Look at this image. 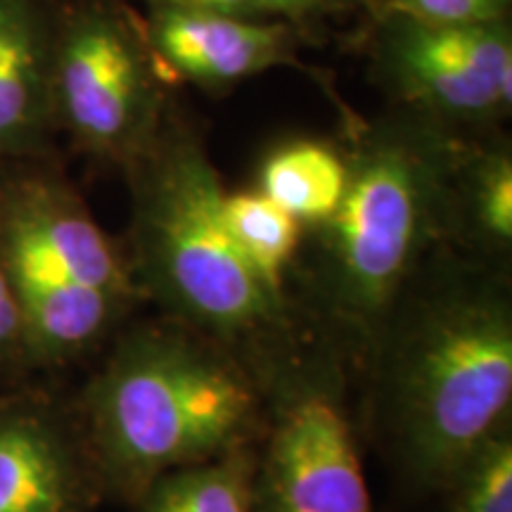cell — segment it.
<instances>
[{"instance_id":"obj_3","label":"cell","mask_w":512,"mask_h":512,"mask_svg":"<svg viewBox=\"0 0 512 512\" xmlns=\"http://www.w3.org/2000/svg\"><path fill=\"white\" fill-rule=\"evenodd\" d=\"M133 278L204 335L238 342L273 328L283 294L256 273L223 223L221 178L200 140L162 131L131 164Z\"/></svg>"},{"instance_id":"obj_14","label":"cell","mask_w":512,"mask_h":512,"mask_svg":"<svg viewBox=\"0 0 512 512\" xmlns=\"http://www.w3.org/2000/svg\"><path fill=\"white\" fill-rule=\"evenodd\" d=\"M230 238L256 273L283 294V278L302 238V223L261 190L226 192L221 202Z\"/></svg>"},{"instance_id":"obj_4","label":"cell","mask_w":512,"mask_h":512,"mask_svg":"<svg viewBox=\"0 0 512 512\" xmlns=\"http://www.w3.org/2000/svg\"><path fill=\"white\" fill-rule=\"evenodd\" d=\"M0 264L22 309L29 363L86 354L138 294L124 254L72 185L29 162L0 169Z\"/></svg>"},{"instance_id":"obj_9","label":"cell","mask_w":512,"mask_h":512,"mask_svg":"<svg viewBox=\"0 0 512 512\" xmlns=\"http://www.w3.org/2000/svg\"><path fill=\"white\" fill-rule=\"evenodd\" d=\"M100 489L79 420L46 396H0V512H88Z\"/></svg>"},{"instance_id":"obj_12","label":"cell","mask_w":512,"mask_h":512,"mask_svg":"<svg viewBox=\"0 0 512 512\" xmlns=\"http://www.w3.org/2000/svg\"><path fill=\"white\" fill-rule=\"evenodd\" d=\"M138 512H254L256 465L247 448L157 477Z\"/></svg>"},{"instance_id":"obj_17","label":"cell","mask_w":512,"mask_h":512,"mask_svg":"<svg viewBox=\"0 0 512 512\" xmlns=\"http://www.w3.org/2000/svg\"><path fill=\"white\" fill-rule=\"evenodd\" d=\"M392 17L439 27L503 22L510 0H384Z\"/></svg>"},{"instance_id":"obj_7","label":"cell","mask_w":512,"mask_h":512,"mask_svg":"<svg viewBox=\"0 0 512 512\" xmlns=\"http://www.w3.org/2000/svg\"><path fill=\"white\" fill-rule=\"evenodd\" d=\"M384 60L399 91L441 117L489 121L512 100L508 24L439 27L394 17Z\"/></svg>"},{"instance_id":"obj_18","label":"cell","mask_w":512,"mask_h":512,"mask_svg":"<svg viewBox=\"0 0 512 512\" xmlns=\"http://www.w3.org/2000/svg\"><path fill=\"white\" fill-rule=\"evenodd\" d=\"M22 363H29L24 318L8 273L0 264V375Z\"/></svg>"},{"instance_id":"obj_19","label":"cell","mask_w":512,"mask_h":512,"mask_svg":"<svg viewBox=\"0 0 512 512\" xmlns=\"http://www.w3.org/2000/svg\"><path fill=\"white\" fill-rule=\"evenodd\" d=\"M155 10H211L230 15L261 17L252 0H147Z\"/></svg>"},{"instance_id":"obj_16","label":"cell","mask_w":512,"mask_h":512,"mask_svg":"<svg viewBox=\"0 0 512 512\" xmlns=\"http://www.w3.org/2000/svg\"><path fill=\"white\" fill-rule=\"evenodd\" d=\"M477 226L496 245L512 240V162L508 155H494L479 166L472 192Z\"/></svg>"},{"instance_id":"obj_15","label":"cell","mask_w":512,"mask_h":512,"mask_svg":"<svg viewBox=\"0 0 512 512\" xmlns=\"http://www.w3.org/2000/svg\"><path fill=\"white\" fill-rule=\"evenodd\" d=\"M451 512H512V437L501 427L446 486Z\"/></svg>"},{"instance_id":"obj_13","label":"cell","mask_w":512,"mask_h":512,"mask_svg":"<svg viewBox=\"0 0 512 512\" xmlns=\"http://www.w3.org/2000/svg\"><path fill=\"white\" fill-rule=\"evenodd\" d=\"M349 181V164L330 147L294 143L273 152L261 169L259 190L299 223H318L335 214Z\"/></svg>"},{"instance_id":"obj_20","label":"cell","mask_w":512,"mask_h":512,"mask_svg":"<svg viewBox=\"0 0 512 512\" xmlns=\"http://www.w3.org/2000/svg\"><path fill=\"white\" fill-rule=\"evenodd\" d=\"M261 17L275 15L283 19H304L320 8L323 0H252Z\"/></svg>"},{"instance_id":"obj_10","label":"cell","mask_w":512,"mask_h":512,"mask_svg":"<svg viewBox=\"0 0 512 512\" xmlns=\"http://www.w3.org/2000/svg\"><path fill=\"white\" fill-rule=\"evenodd\" d=\"M152 57L178 79L223 88L292 60V29L264 17L211 10H152Z\"/></svg>"},{"instance_id":"obj_11","label":"cell","mask_w":512,"mask_h":512,"mask_svg":"<svg viewBox=\"0 0 512 512\" xmlns=\"http://www.w3.org/2000/svg\"><path fill=\"white\" fill-rule=\"evenodd\" d=\"M53 29L46 0H0V169L31 162L55 131Z\"/></svg>"},{"instance_id":"obj_5","label":"cell","mask_w":512,"mask_h":512,"mask_svg":"<svg viewBox=\"0 0 512 512\" xmlns=\"http://www.w3.org/2000/svg\"><path fill=\"white\" fill-rule=\"evenodd\" d=\"M347 164V190L323 223L328 287L351 323L373 330L437 226L446 152L427 138L384 131Z\"/></svg>"},{"instance_id":"obj_1","label":"cell","mask_w":512,"mask_h":512,"mask_svg":"<svg viewBox=\"0 0 512 512\" xmlns=\"http://www.w3.org/2000/svg\"><path fill=\"white\" fill-rule=\"evenodd\" d=\"M259 399L238 363L174 328L114 347L81 401V434L102 486L136 503L166 472L245 448Z\"/></svg>"},{"instance_id":"obj_6","label":"cell","mask_w":512,"mask_h":512,"mask_svg":"<svg viewBox=\"0 0 512 512\" xmlns=\"http://www.w3.org/2000/svg\"><path fill=\"white\" fill-rule=\"evenodd\" d=\"M53 117L81 152L136 164L162 133V83L147 41L110 0L55 12Z\"/></svg>"},{"instance_id":"obj_2","label":"cell","mask_w":512,"mask_h":512,"mask_svg":"<svg viewBox=\"0 0 512 512\" xmlns=\"http://www.w3.org/2000/svg\"><path fill=\"white\" fill-rule=\"evenodd\" d=\"M512 401V318L501 297H439L399 332L384 358L382 403L411 479L448 486Z\"/></svg>"},{"instance_id":"obj_8","label":"cell","mask_w":512,"mask_h":512,"mask_svg":"<svg viewBox=\"0 0 512 512\" xmlns=\"http://www.w3.org/2000/svg\"><path fill=\"white\" fill-rule=\"evenodd\" d=\"M259 491L264 512H373L354 432L332 394L304 389L285 403Z\"/></svg>"}]
</instances>
